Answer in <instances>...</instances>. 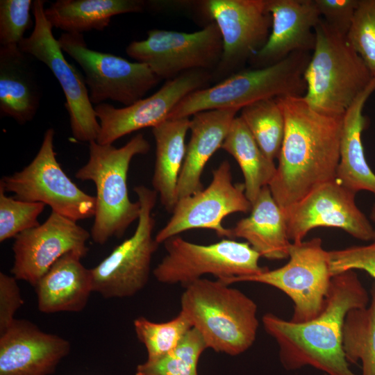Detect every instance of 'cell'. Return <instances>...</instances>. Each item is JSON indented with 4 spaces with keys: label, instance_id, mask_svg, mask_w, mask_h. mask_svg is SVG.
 <instances>
[{
    "label": "cell",
    "instance_id": "37",
    "mask_svg": "<svg viewBox=\"0 0 375 375\" xmlns=\"http://www.w3.org/2000/svg\"><path fill=\"white\" fill-rule=\"evenodd\" d=\"M321 17L335 32L346 36L359 0H315Z\"/></svg>",
    "mask_w": 375,
    "mask_h": 375
},
{
    "label": "cell",
    "instance_id": "33",
    "mask_svg": "<svg viewBox=\"0 0 375 375\" xmlns=\"http://www.w3.org/2000/svg\"><path fill=\"white\" fill-rule=\"evenodd\" d=\"M0 185V242L38 226V217L45 208L40 202H31L8 197Z\"/></svg>",
    "mask_w": 375,
    "mask_h": 375
},
{
    "label": "cell",
    "instance_id": "22",
    "mask_svg": "<svg viewBox=\"0 0 375 375\" xmlns=\"http://www.w3.org/2000/svg\"><path fill=\"white\" fill-rule=\"evenodd\" d=\"M82 257L69 253L56 261L35 286L40 312H81L87 305L92 289L90 269Z\"/></svg>",
    "mask_w": 375,
    "mask_h": 375
},
{
    "label": "cell",
    "instance_id": "20",
    "mask_svg": "<svg viewBox=\"0 0 375 375\" xmlns=\"http://www.w3.org/2000/svg\"><path fill=\"white\" fill-rule=\"evenodd\" d=\"M70 349L63 338L15 319L0 334V375H49Z\"/></svg>",
    "mask_w": 375,
    "mask_h": 375
},
{
    "label": "cell",
    "instance_id": "7",
    "mask_svg": "<svg viewBox=\"0 0 375 375\" xmlns=\"http://www.w3.org/2000/svg\"><path fill=\"white\" fill-rule=\"evenodd\" d=\"M163 244L166 255L153 272L163 284L185 287L205 274L225 281L257 274L266 269L259 265L260 255L247 242L223 239L203 245L176 235Z\"/></svg>",
    "mask_w": 375,
    "mask_h": 375
},
{
    "label": "cell",
    "instance_id": "35",
    "mask_svg": "<svg viewBox=\"0 0 375 375\" xmlns=\"http://www.w3.org/2000/svg\"><path fill=\"white\" fill-rule=\"evenodd\" d=\"M33 1H0L1 47H18L24 33L33 25Z\"/></svg>",
    "mask_w": 375,
    "mask_h": 375
},
{
    "label": "cell",
    "instance_id": "30",
    "mask_svg": "<svg viewBox=\"0 0 375 375\" xmlns=\"http://www.w3.org/2000/svg\"><path fill=\"white\" fill-rule=\"evenodd\" d=\"M240 117L265 156L272 161L278 158L285 122L276 98L260 100L244 106Z\"/></svg>",
    "mask_w": 375,
    "mask_h": 375
},
{
    "label": "cell",
    "instance_id": "8",
    "mask_svg": "<svg viewBox=\"0 0 375 375\" xmlns=\"http://www.w3.org/2000/svg\"><path fill=\"white\" fill-rule=\"evenodd\" d=\"M288 258L289 261L278 269H265L257 274L221 281L228 285L253 282L274 287L293 302L290 321L308 322L321 313L330 290L333 276L328 251L323 248L322 240L315 238L308 241L291 243Z\"/></svg>",
    "mask_w": 375,
    "mask_h": 375
},
{
    "label": "cell",
    "instance_id": "39",
    "mask_svg": "<svg viewBox=\"0 0 375 375\" xmlns=\"http://www.w3.org/2000/svg\"><path fill=\"white\" fill-rule=\"evenodd\" d=\"M369 217H370L371 220L374 223H375V203L372 207ZM374 238H375V237H374Z\"/></svg>",
    "mask_w": 375,
    "mask_h": 375
},
{
    "label": "cell",
    "instance_id": "36",
    "mask_svg": "<svg viewBox=\"0 0 375 375\" xmlns=\"http://www.w3.org/2000/svg\"><path fill=\"white\" fill-rule=\"evenodd\" d=\"M332 276L348 270L361 269L375 279V238L373 242L328 251Z\"/></svg>",
    "mask_w": 375,
    "mask_h": 375
},
{
    "label": "cell",
    "instance_id": "12",
    "mask_svg": "<svg viewBox=\"0 0 375 375\" xmlns=\"http://www.w3.org/2000/svg\"><path fill=\"white\" fill-rule=\"evenodd\" d=\"M222 51V38L213 22L193 33L151 29L146 40L133 41L126 48L129 57L167 81L190 70H214Z\"/></svg>",
    "mask_w": 375,
    "mask_h": 375
},
{
    "label": "cell",
    "instance_id": "38",
    "mask_svg": "<svg viewBox=\"0 0 375 375\" xmlns=\"http://www.w3.org/2000/svg\"><path fill=\"white\" fill-rule=\"evenodd\" d=\"M17 280L0 272V334L12 324L16 312L24 303Z\"/></svg>",
    "mask_w": 375,
    "mask_h": 375
},
{
    "label": "cell",
    "instance_id": "3",
    "mask_svg": "<svg viewBox=\"0 0 375 375\" xmlns=\"http://www.w3.org/2000/svg\"><path fill=\"white\" fill-rule=\"evenodd\" d=\"M184 288L181 312L208 349L234 356L253 345L259 326L254 301L218 279L202 278Z\"/></svg>",
    "mask_w": 375,
    "mask_h": 375
},
{
    "label": "cell",
    "instance_id": "6",
    "mask_svg": "<svg viewBox=\"0 0 375 375\" xmlns=\"http://www.w3.org/2000/svg\"><path fill=\"white\" fill-rule=\"evenodd\" d=\"M311 54L294 52L272 65L242 69L213 86L194 91L178 103L168 119L190 117L211 110H240L266 99L303 97L306 91L303 74Z\"/></svg>",
    "mask_w": 375,
    "mask_h": 375
},
{
    "label": "cell",
    "instance_id": "26",
    "mask_svg": "<svg viewBox=\"0 0 375 375\" xmlns=\"http://www.w3.org/2000/svg\"><path fill=\"white\" fill-rule=\"evenodd\" d=\"M190 124L189 117L172 118L152 128L156 141L152 185L162 205L172 213L178 201L177 185L185 156V140Z\"/></svg>",
    "mask_w": 375,
    "mask_h": 375
},
{
    "label": "cell",
    "instance_id": "28",
    "mask_svg": "<svg viewBox=\"0 0 375 375\" xmlns=\"http://www.w3.org/2000/svg\"><path fill=\"white\" fill-rule=\"evenodd\" d=\"M221 149L238 163L244 179L245 194L252 203L273 179L276 166L262 153L242 119L235 117Z\"/></svg>",
    "mask_w": 375,
    "mask_h": 375
},
{
    "label": "cell",
    "instance_id": "23",
    "mask_svg": "<svg viewBox=\"0 0 375 375\" xmlns=\"http://www.w3.org/2000/svg\"><path fill=\"white\" fill-rule=\"evenodd\" d=\"M30 57L18 47H0V115L19 124L34 118L41 99Z\"/></svg>",
    "mask_w": 375,
    "mask_h": 375
},
{
    "label": "cell",
    "instance_id": "25",
    "mask_svg": "<svg viewBox=\"0 0 375 375\" xmlns=\"http://www.w3.org/2000/svg\"><path fill=\"white\" fill-rule=\"evenodd\" d=\"M374 91L375 77L343 116L340 160L335 178L356 194L359 191L366 190L375 195V174L367 162L362 142V133L368 122L363 115V108Z\"/></svg>",
    "mask_w": 375,
    "mask_h": 375
},
{
    "label": "cell",
    "instance_id": "11",
    "mask_svg": "<svg viewBox=\"0 0 375 375\" xmlns=\"http://www.w3.org/2000/svg\"><path fill=\"white\" fill-rule=\"evenodd\" d=\"M58 42L62 51L82 68L92 104L112 100L130 106L161 81L144 63L90 49L83 33H63Z\"/></svg>",
    "mask_w": 375,
    "mask_h": 375
},
{
    "label": "cell",
    "instance_id": "1",
    "mask_svg": "<svg viewBox=\"0 0 375 375\" xmlns=\"http://www.w3.org/2000/svg\"><path fill=\"white\" fill-rule=\"evenodd\" d=\"M276 99L285 128L276 174L268 186L285 211L314 189L335 178L343 116L321 114L303 97Z\"/></svg>",
    "mask_w": 375,
    "mask_h": 375
},
{
    "label": "cell",
    "instance_id": "21",
    "mask_svg": "<svg viewBox=\"0 0 375 375\" xmlns=\"http://www.w3.org/2000/svg\"><path fill=\"white\" fill-rule=\"evenodd\" d=\"M239 110L220 109L200 112L190 119L191 135L186 146L178 185V200L201 191L204 167L220 149Z\"/></svg>",
    "mask_w": 375,
    "mask_h": 375
},
{
    "label": "cell",
    "instance_id": "16",
    "mask_svg": "<svg viewBox=\"0 0 375 375\" xmlns=\"http://www.w3.org/2000/svg\"><path fill=\"white\" fill-rule=\"evenodd\" d=\"M212 73L204 69L184 72L167 80L154 94L124 108L102 103L94 106L100 131L96 142L112 144L119 138L167 119L178 103L191 92L208 87Z\"/></svg>",
    "mask_w": 375,
    "mask_h": 375
},
{
    "label": "cell",
    "instance_id": "14",
    "mask_svg": "<svg viewBox=\"0 0 375 375\" xmlns=\"http://www.w3.org/2000/svg\"><path fill=\"white\" fill-rule=\"evenodd\" d=\"M201 8L219 28L223 51L212 72L219 82L238 72L266 43L272 27V16L266 0H207Z\"/></svg>",
    "mask_w": 375,
    "mask_h": 375
},
{
    "label": "cell",
    "instance_id": "34",
    "mask_svg": "<svg viewBox=\"0 0 375 375\" xmlns=\"http://www.w3.org/2000/svg\"><path fill=\"white\" fill-rule=\"evenodd\" d=\"M346 38L375 77V0H359Z\"/></svg>",
    "mask_w": 375,
    "mask_h": 375
},
{
    "label": "cell",
    "instance_id": "2",
    "mask_svg": "<svg viewBox=\"0 0 375 375\" xmlns=\"http://www.w3.org/2000/svg\"><path fill=\"white\" fill-rule=\"evenodd\" d=\"M369 300L357 274L348 270L332 277L324 307L315 318L298 323L267 313L262 322L278 345L285 369L310 366L326 375H356L343 352L342 328L348 312L367 306Z\"/></svg>",
    "mask_w": 375,
    "mask_h": 375
},
{
    "label": "cell",
    "instance_id": "24",
    "mask_svg": "<svg viewBox=\"0 0 375 375\" xmlns=\"http://www.w3.org/2000/svg\"><path fill=\"white\" fill-rule=\"evenodd\" d=\"M249 217L230 228V239H244L260 257L282 260L289 257L291 245L285 212L274 200L269 186L262 188Z\"/></svg>",
    "mask_w": 375,
    "mask_h": 375
},
{
    "label": "cell",
    "instance_id": "27",
    "mask_svg": "<svg viewBox=\"0 0 375 375\" xmlns=\"http://www.w3.org/2000/svg\"><path fill=\"white\" fill-rule=\"evenodd\" d=\"M147 3L142 0H58L44 9L53 27L65 33L103 31L115 15L141 12Z\"/></svg>",
    "mask_w": 375,
    "mask_h": 375
},
{
    "label": "cell",
    "instance_id": "29",
    "mask_svg": "<svg viewBox=\"0 0 375 375\" xmlns=\"http://www.w3.org/2000/svg\"><path fill=\"white\" fill-rule=\"evenodd\" d=\"M369 304L347 314L342 328V349L350 364L362 362V375H375V283Z\"/></svg>",
    "mask_w": 375,
    "mask_h": 375
},
{
    "label": "cell",
    "instance_id": "17",
    "mask_svg": "<svg viewBox=\"0 0 375 375\" xmlns=\"http://www.w3.org/2000/svg\"><path fill=\"white\" fill-rule=\"evenodd\" d=\"M356 194L336 178L314 189L284 211L290 241L301 242L317 227L338 228L360 240H374L375 228L357 206Z\"/></svg>",
    "mask_w": 375,
    "mask_h": 375
},
{
    "label": "cell",
    "instance_id": "31",
    "mask_svg": "<svg viewBox=\"0 0 375 375\" xmlns=\"http://www.w3.org/2000/svg\"><path fill=\"white\" fill-rule=\"evenodd\" d=\"M207 349L202 335L192 328L171 352L138 365L135 375H199V360Z\"/></svg>",
    "mask_w": 375,
    "mask_h": 375
},
{
    "label": "cell",
    "instance_id": "13",
    "mask_svg": "<svg viewBox=\"0 0 375 375\" xmlns=\"http://www.w3.org/2000/svg\"><path fill=\"white\" fill-rule=\"evenodd\" d=\"M45 1H33V30L18 47L24 53L46 65L58 80L64 92L70 128L74 139L96 141L100 131L94 107L90 99L84 76L69 64L63 55L53 26L44 13Z\"/></svg>",
    "mask_w": 375,
    "mask_h": 375
},
{
    "label": "cell",
    "instance_id": "18",
    "mask_svg": "<svg viewBox=\"0 0 375 375\" xmlns=\"http://www.w3.org/2000/svg\"><path fill=\"white\" fill-rule=\"evenodd\" d=\"M90 233L76 222L51 211L38 226L15 238L14 262L11 273L17 280L35 286L41 278L61 257L76 253L84 257Z\"/></svg>",
    "mask_w": 375,
    "mask_h": 375
},
{
    "label": "cell",
    "instance_id": "5",
    "mask_svg": "<svg viewBox=\"0 0 375 375\" xmlns=\"http://www.w3.org/2000/svg\"><path fill=\"white\" fill-rule=\"evenodd\" d=\"M315 31V48L303 74L306 91L303 97L321 114L344 116L374 77L346 36L322 18Z\"/></svg>",
    "mask_w": 375,
    "mask_h": 375
},
{
    "label": "cell",
    "instance_id": "19",
    "mask_svg": "<svg viewBox=\"0 0 375 375\" xmlns=\"http://www.w3.org/2000/svg\"><path fill=\"white\" fill-rule=\"evenodd\" d=\"M272 16L268 39L249 60L253 68L272 65L292 53L312 51L321 15L315 0H266Z\"/></svg>",
    "mask_w": 375,
    "mask_h": 375
},
{
    "label": "cell",
    "instance_id": "15",
    "mask_svg": "<svg viewBox=\"0 0 375 375\" xmlns=\"http://www.w3.org/2000/svg\"><path fill=\"white\" fill-rule=\"evenodd\" d=\"M210 185L201 191L178 200L172 215L155 236L160 244L178 234L194 228L214 231L230 239V228L222 221L234 212H248L252 204L245 194L244 183H233L231 165L222 161L212 172Z\"/></svg>",
    "mask_w": 375,
    "mask_h": 375
},
{
    "label": "cell",
    "instance_id": "10",
    "mask_svg": "<svg viewBox=\"0 0 375 375\" xmlns=\"http://www.w3.org/2000/svg\"><path fill=\"white\" fill-rule=\"evenodd\" d=\"M54 134L48 128L33 160L21 171L3 176L0 185L19 200L43 203L75 222L94 217L96 198L81 190L61 168L54 151Z\"/></svg>",
    "mask_w": 375,
    "mask_h": 375
},
{
    "label": "cell",
    "instance_id": "32",
    "mask_svg": "<svg viewBox=\"0 0 375 375\" xmlns=\"http://www.w3.org/2000/svg\"><path fill=\"white\" fill-rule=\"evenodd\" d=\"M133 325L138 339L146 348L147 360H149L174 350L192 328L190 319L181 311L176 317L165 322H154L139 317L134 320Z\"/></svg>",
    "mask_w": 375,
    "mask_h": 375
},
{
    "label": "cell",
    "instance_id": "9",
    "mask_svg": "<svg viewBox=\"0 0 375 375\" xmlns=\"http://www.w3.org/2000/svg\"><path fill=\"white\" fill-rule=\"evenodd\" d=\"M134 191L141 207L134 233L90 269L93 292L104 298L129 297L142 290L149 281L151 258L158 249L152 236L155 226L152 210L158 194L144 185L135 187Z\"/></svg>",
    "mask_w": 375,
    "mask_h": 375
},
{
    "label": "cell",
    "instance_id": "4",
    "mask_svg": "<svg viewBox=\"0 0 375 375\" xmlns=\"http://www.w3.org/2000/svg\"><path fill=\"white\" fill-rule=\"evenodd\" d=\"M150 144L142 133L132 138L125 145L89 142V159L75 176L91 181L96 187V211L90 237L98 244L112 237H122L140 214V203L128 197L127 174L135 156L146 154Z\"/></svg>",
    "mask_w": 375,
    "mask_h": 375
}]
</instances>
